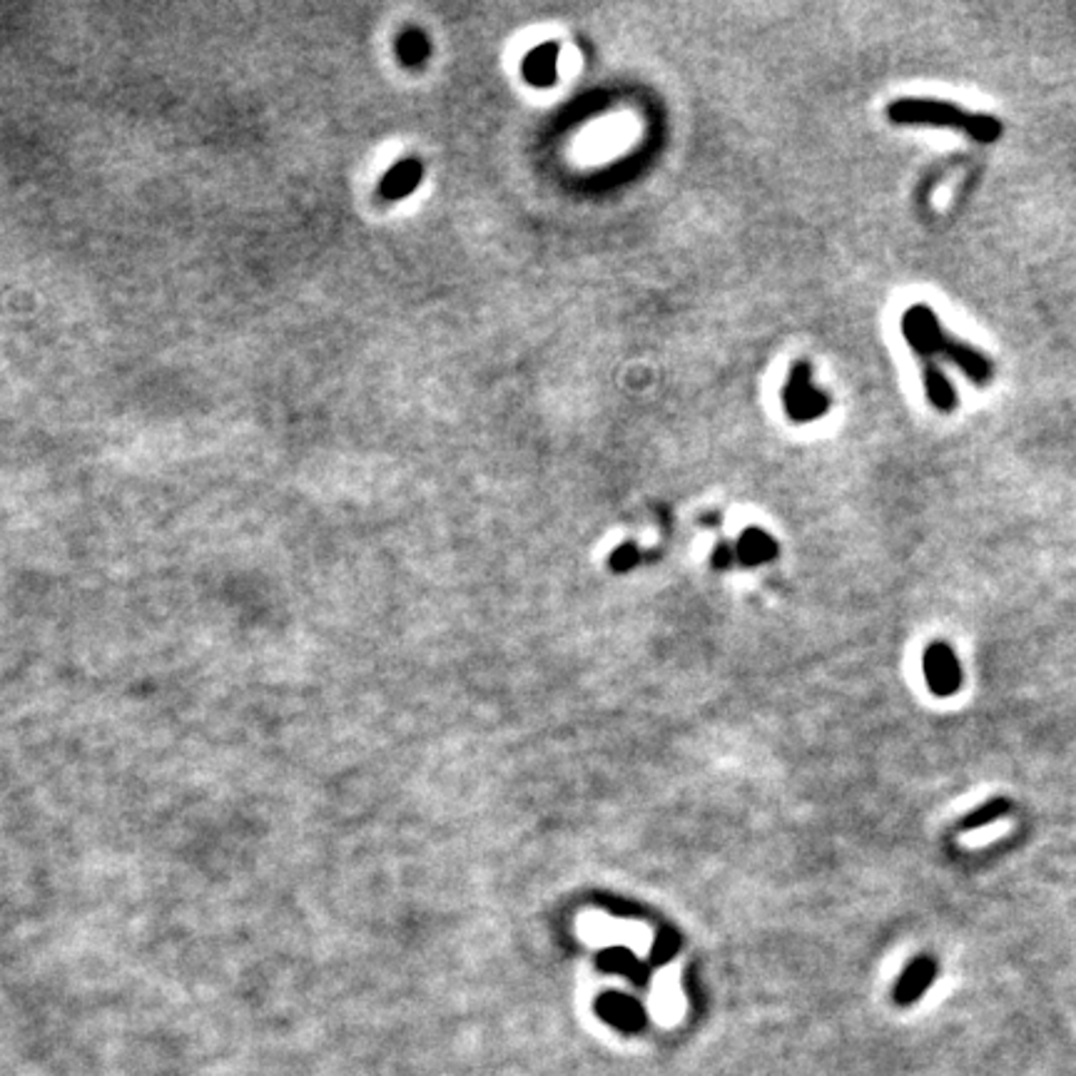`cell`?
<instances>
[{
	"instance_id": "1",
	"label": "cell",
	"mask_w": 1076,
	"mask_h": 1076,
	"mask_svg": "<svg viewBox=\"0 0 1076 1076\" xmlns=\"http://www.w3.org/2000/svg\"><path fill=\"white\" fill-rule=\"evenodd\" d=\"M902 334L914 352L917 362H937V359L945 356L949 364L962 369V374L977 387H987L995 379L991 359L985 352H979L977 346L945 332L940 316L927 304H912L902 314Z\"/></svg>"
},
{
	"instance_id": "2",
	"label": "cell",
	"mask_w": 1076,
	"mask_h": 1076,
	"mask_svg": "<svg viewBox=\"0 0 1076 1076\" xmlns=\"http://www.w3.org/2000/svg\"><path fill=\"white\" fill-rule=\"evenodd\" d=\"M888 120L894 125H914V128H942L959 130L975 143H997L1005 125L995 115L969 113L955 102L935 98H900L888 105Z\"/></svg>"
},
{
	"instance_id": "3",
	"label": "cell",
	"mask_w": 1076,
	"mask_h": 1076,
	"mask_svg": "<svg viewBox=\"0 0 1076 1076\" xmlns=\"http://www.w3.org/2000/svg\"><path fill=\"white\" fill-rule=\"evenodd\" d=\"M830 397L812 382V369L808 362L793 364L788 374V382L783 387V407L785 414L798 421V424H810L820 417L828 414Z\"/></svg>"
},
{
	"instance_id": "4",
	"label": "cell",
	"mask_w": 1076,
	"mask_h": 1076,
	"mask_svg": "<svg viewBox=\"0 0 1076 1076\" xmlns=\"http://www.w3.org/2000/svg\"><path fill=\"white\" fill-rule=\"evenodd\" d=\"M925 678L937 698H952L962 688V668H959L952 648L945 646V643H935V646L927 648Z\"/></svg>"
},
{
	"instance_id": "5",
	"label": "cell",
	"mask_w": 1076,
	"mask_h": 1076,
	"mask_svg": "<svg viewBox=\"0 0 1076 1076\" xmlns=\"http://www.w3.org/2000/svg\"><path fill=\"white\" fill-rule=\"evenodd\" d=\"M596 1011L600 1019L620 1031H638L646 1027V1011H643L638 1001L626 995H616V991L600 997L596 1001Z\"/></svg>"
},
{
	"instance_id": "6",
	"label": "cell",
	"mask_w": 1076,
	"mask_h": 1076,
	"mask_svg": "<svg viewBox=\"0 0 1076 1076\" xmlns=\"http://www.w3.org/2000/svg\"><path fill=\"white\" fill-rule=\"evenodd\" d=\"M937 977V962L930 955L917 957L914 962L904 969L900 982L894 987V1001L900 1007H910L920 999Z\"/></svg>"
},
{
	"instance_id": "7",
	"label": "cell",
	"mask_w": 1076,
	"mask_h": 1076,
	"mask_svg": "<svg viewBox=\"0 0 1076 1076\" xmlns=\"http://www.w3.org/2000/svg\"><path fill=\"white\" fill-rule=\"evenodd\" d=\"M524 78L529 86L536 88H551L558 80V46L556 43H544L534 48L529 56L524 58Z\"/></svg>"
},
{
	"instance_id": "8",
	"label": "cell",
	"mask_w": 1076,
	"mask_h": 1076,
	"mask_svg": "<svg viewBox=\"0 0 1076 1076\" xmlns=\"http://www.w3.org/2000/svg\"><path fill=\"white\" fill-rule=\"evenodd\" d=\"M920 366H922L927 402H930L937 411H942V414H952V411L959 407L955 387L949 384V379L945 376L942 369L937 366V362H920Z\"/></svg>"
},
{
	"instance_id": "9",
	"label": "cell",
	"mask_w": 1076,
	"mask_h": 1076,
	"mask_svg": "<svg viewBox=\"0 0 1076 1076\" xmlns=\"http://www.w3.org/2000/svg\"><path fill=\"white\" fill-rule=\"evenodd\" d=\"M775 554H777V544L765 531H757V529H747L735 546V558H741V561L747 566L765 564Z\"/></svg>"
},
{
	"instance_id": "10",
	"label": "cell",
	"mask_w": 1076,
	"mask_h": 1076,
	"mask_svg": "<svg viewBox=\"0 0 1076 1076\" xmlns=\"http://www.w3.org/2000/svg\"><path fill=\"white\" fill-rule=\"evenodd\" d=\"M598 967L606 969V972L624 975L633 982H646V967L638 962V957H633L628 949H606V952L598 955Z\"/></svg>"
},
{
	"instance_id": "11",
	"label": "cell",
	"mask_w": 1076,
	"mask_h": 1076,
	"mask_svg": "<svg viewBox=\"0 0 1076 1076\" xmlns=\"http://www.w3.org/2000/svg\"><path fill=\"white\" fill-rule=\"evenodd\" d=\"M1009 810H1011V805H1009L1007 798H991V800H987L985 805H979L977 810L969 812V815L962 822H959V830L972 832V830H982L987 825H995L997 820L1007 818Z\"/></svg>"
},
{
	"instance_id": "12",
	"label": "cell",
	"mask_w": 1076,
	"mask_h": 1076,
	"mask_svg": "<svg viewBox=\"0 0 1076 1076\" xmlns=\"http://www.w3.org/2000/svg\"><path fill=\"white\" fill-rule=\"evenodd\" d=\"M419 179H421V165L417 160H407L402 165H397L394 170L389 173L384 193L389 197H402V195L409 193V189L417 187Z\"/></svg>"
},
{
	"instance_id": "13",
	"label": "cell",
	"mask_w": 1076,
	"mask_h": 1076,
	"mask_svg": "<svg viewBox=\"0 0 1076 1076\" xmlns=\"http://www.w3.org/2000/svg\"><path fill=\"white\" fill-rule=\"evenodd\" d=\"M399 50H402V58L407 62H421V60L427 58L429 43H427V38L421 36V33H407L402 38V43H399Z\"/></svg>"
},
{
	"instance_id": "14",
	"label": "cell",
	"mask_w": 1076,
	"mask_h": 1076,
	"mask_svg": "<svg viewBox=\"0 0 1076 1076\" xmlns=\"http://www.w3.org/2000/svg\"><path fill=\"white\" fill-rule=\"evenodd\" d=\"M678 947H681L678 937H675L671 930L661 932V937H658V940H656V945H653V952H651L653 962H658V965L668 962V959H671L675 952H678Z\"/></svg>"
},
{
	"instance_id": "15",
	"label": "cell",
	"mask_w": 1076,
	"mask_h": 1076,
	"mask_svg": "<svg viewBox=\"0 0 1076 1076\" xmlns=\"http://www.w3.org/2000/svg\"><path fill=\"white\" fill-rule=\"evenodd\" d=\"M636 564H638V548L633 544H624L620 548H616L614 554H610V568H614V571H618V574L630 571V568Z\"/></svg>"
},
{
	"instance_id": "16",
	"label": "cell",
	"mask_w": 1076,
	"mask_h": 1076,
	"mask_svg": "<svg viewBox=\"0 0 1076 1076\" xmlns=\"http://www.w3.org/2000/svg\"><path fill=\"white\" fill-rule=\"evenodd\" d=\"M731 558H735V554L731 551V548H727V546H721V548H715V554H713V564H715V566H721V568H725L727 564H731Z\"/></svg>"
}]
</instances>
